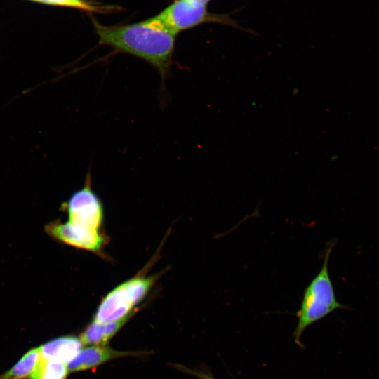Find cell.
I'll use <instances>...</instances> for the list:
<instances>
[{"label":"cell","instance_id":"30bf717a","mask_svg":"<svg viewBox=\"0 0 379 379\" xmlns=\"http://www.w3.org/2000/svg\"><path fill=\"white\" fill-rule=\"evenodd\" d=\"M39 347L26 352L8 371L0 376V379H25L30 376L40 359Z\"/></svg>","mask_w":379,"mask_h":379},{"label":"cell","instance_id":"ba28073f","mask_svg":"<svg viewBox=\"0 0 379 379\" xmlns=\"http://www.w3.org/2000/svg\"><path fill=\"white\" fill-rule=\"evenodd\" d=\"M82 345L81 340L75 336L60 337L39 347L40 356L64 364L69 363L81 350Z\"/></svg>","mask_w":379,"mask_h":379},{"label":"cell","instance_id":"52a82bcc","mask_svg":"<svg viewBox=\"0 0 379 379\" xmlns=\"http://www.w3.org/2000/svg\"><path fill=\"white\" fill-rule=\"evenodd\" d=\"M131 354L129 352L113 350L105 345H94L81 350L68 363L69 371L75 372L91 369L112 359Z\"/></svg>","mask_w":379,"mask_h":379},{"label":"cell","instance_id":"8992f818","mask_svg":"<svg viewBox=\"0 0 379 379\" xmlns=\"http://www.w3.org/2000/svg\"><path fill=\"white\" fill-rule=\"evenodd\" d=\"M45 232L62 244L97 253H100L107 244V237L102 232L84 229L68 221L51 222L45 226Z\"/></svg>","mask_w":379,"mask_h":379},{"label":"cell","instance_id":"5bb4252c","mask_svg":"<svg viewBox=\"0 0 379 379\" xmlns=\"http://www.w3.org/2000/svg\"><path fill=\"white\" fill-rule=\"evenodd\" d=\"M203 4H204L205 6H207L208 2L210 1V0H196Z\"/></svg>","mask_w":379,"mask_h":379},{"label":"cell","instance_id":"8fae6325","mask_svg":"<svg viewBox=\"0 0 379 379\" xmlns=\"http://www.w3.org/2000/svg\"><path fill=\"white\" fill-rule=\"evenodd\" d=\"M68 371L66 364L40 357L29 379H66Z\"/></svg>","mask_w":379,"mask_h":379},{"label":"cell","instance_id":"6da1fadb","mask_svg":"<svg viewBox=\"0 0 379 379\" xmlns=\"http://www.w3.org/2000/svg\"><path fill=\"white\" fill-rule=\"evenodd\" d=\"M99 45L108 46L114 53H125L152 65L162 82L173 64L176 35L157 15L136 23L104 26L93 19Z\"/></svg>","mask_w":379,"mask_h":379},{"label":"cell","instance_id":"4fadbf2b","mask_svg":"<svg viewBox=\"0 0 379 379\" xmlns=\"http://www.w3.org/2000/svg\"><path fill=\"white\" fill-rule=\"evenodd\" d=\"M190 372L202 379H214L213 377L208 375H206L204 373H201L198 371H191Z\"/></svg>","mask_w":379,"mask_h":379},{"label":"cell","instance_id":"277c9868","mask_svg":"<svg viewBox=\"0 0 379 379\" xmlns=\"http://www.w3.org/2000/svg\"><path fill=\"white\" fill-rule=\"evenodd\" d=\"M207 6L196 0H176L157 17L177 34L205 22H215L241 29L228 15L215 14L207 10Z\"/></svg>","mask_w":379,"mask_h":379},{"label":"cell","instance_id":"7a4b0ae2","mask_svg":"<svg viewBox=\"0 0 379 379\" xmlns=\"http://www.w3.org/2000/svg\"><path fill=\"white\" fill-rule=\"evenodd\" d=\"M333 246V241L327 244L322 267L305 289L300 307L296 314L298 320L293 333L295 340L299 345H301L300 338L307 327L337 309L347 308L337 300L328 272V260Z\"/></svg>","mask_w":379,"mask_h":379},{"label":"cell","instance_id":"9c48e42d","mask_svg":"<svg viewBox=\"0 0 379 379\" xmlns=\"http://www.w3.org/2000/svg\"><path fill=\"white\" fill-rule=\"evenodd\" d=\"M131 316L109 322L93 321L81 333L79 339L85 345H105L124 326Z\"/></svg>","mask_w":379,"mask_h":379},{"label":"cell","instance_id":"3957f363","mask_svg":"<svg viewBox=\"0 0 379 379\" xmlns=\"http://www.w3.org/2000/svg\"><path fill=\"white\" fill-rule=\"evenodd\" d=\"M157 277L140 274L113 288L101 300L93 321L109 322L131 316V312L145 299Z\"/></svg>","mask_w":379,"mask_h":379},{"label":"cell","instance_id":"5b68a950","mask_svg":"<svg viewBox=\"0 0 379 379\" xmlns=\"http://www.w3.org/2000/svg\"><path fill=\"white\" fill-rule=\"evenodd\" d=\"M67 211L68 222L82 228L101 232L103 222L102 203L91 187V175L88 172L84 187L72 194L62 205Z\"/></svg>","mask_w":379,"mask_h":379},{"label":"cell","instance_id":"7c38bea8","mask_svg":"<svg viewBox=\"0 0 379 379\" xmlns=\"http://www.w3.org/2000/svg\"><path fill=\"white\" fill-rule=\"evenodd\" d=\"M36 2H40L46 4L67 6L71 8H75L82 9L88 11H102L105 8H100L97 6L93 3L87 1L86 0H32Z\"/></svg>","mask_w":379,"mask_h":379}]
</instances>
